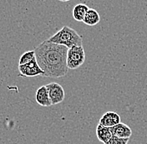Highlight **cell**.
I'll list each match as a JSON object with an SVG mask.
<instances>
[{
  "instance_id": "8992f818",
  "label": "cell",
  "mask_w": 147,
  "mask_h": 144,
  "mask_svg": "<svg viewBox=\"0 0 147 144\" xmlns=\"http://www.w3.org/2000/svg\"><path fill=\"white\" fill-rule=\"evenodd\" d=\"M119 123H120V117L115 112H107L101 117L99 122V124L107 127H112Z\"/></svg>"
},
{
  "instance_id": "9c48e42d",
  "label": "cell",
  "mask_w": 147,
  "mask_h": 144,
  "mask_svg": "<svg viewBox=\"0 0 147 144\" xmlns=\"http://www.w3.org/2000/svg\"><path fill=\"white\" fill-rule=\"evenodd\" d=\"M100 21V16L98 11L94 9H90L84 16L83 23L88 26H94L98 24Z\"/></svg>"
},
{
  "instance_id": "ba28073f",
  "label": "cell",
  "mask_w": 147,
  "mask_h": 144,
  "mask_svg": "<svg viewBox=\"0 0 147 144\" xmlns=\"http://www.w3.org/2000/svg\"><path fill=\"white\" fill-rule=\"evenodd\" d=\"M110 131L114 137H117L120 138H129V137L132 134L130 127L122 123L110 127Z\"/></svg>"
},
{
  "instance_id": "5b68a950",
  "label": "cell",
  "mask_w": 147,
  "mask_h": 144,
  "mask_svg": "<svg viewBox=\"0 0 147 144\" xmlns=\"http://www.w3.org/2000/svg\"><path fill=\"white\" fill-rule=\"evenodd\" d=\"M52 105L59 104L64 100V90L63 87L57 82H50L46 85Z\"/></svg>"
},
{
  "instance_id": "7c38bea8",
  "label": "cell",
  "mask_w": 147,
  "mask_h": 144,
  "mask_svg": "<svg viewBox=\"0 0 147 144\" xmlns=\"http://www.w3.org/2000/svg\"><path fill=\"white\" fill-rule=\"evenodd\" d=\"M35 52L34 50L32 51H27L24 54L21 55L20 58H19V62H18V65H24V64H27V63H30L32 60H34L35 58Z\"/></svg>"
},
{
  "instance_id": "7a4b0ae2",
  "label": "cell",
  "mask_w": 147,
  "mask_h": 144,
  "mask_svg": "<svg viewBox=\"0 0 147 144\" xmlns=\"http://www.w3.org/2000/svg\"><path fill=\"white\" fill-rule=\"evenodd\" d=\"M48 41L56 44L66 46L68 48L74 46H83L82 37L74 29L68 26H64L59 31L50 37Z\"/></svg>"
},
{
  "instance_id": "52a82bcc",
  "label": "cell",
  "mask_w": 147,
  "mask_h": 144,
  "mask_svg": "<svg viewBox=\"0 0 147 144\" xmlns=\"http://www.w3.org/2000/svg\"><path fill=\"white\" fill-rule=\"evenodd\" d=\"M35 100L37 103L42 107H50L52 105V102L49 98V92L45 86H41L35 93Z\"/></svg>"
},
{
  "instance_id": "3957f363",
  "label": "cell",
  "mask_w": 147,
  "mask_h": 144,
  "mask_svg": "<svg viewBox=\"0 0 147 144\" xmlns=\"http://www.w3.org/2000/svg\"><path fill=\"white\" fill-rule=\"evenodd\" d=\"M85 61V53L83 46H74L67 53V66L69 69H77Z\"/></svg>"
},
{
  "instance_id": "277c9868",
  "label": "cell",
  "mask_w": 147,
  "mask_h": 144,
  "mask_svg": "<svg viewBox=\"0 0 147 144\" xmlns=\"http://www.w3.org/2000/svg\"><path fill=\"white\" fill-rule=\"evenodd\" d=\"M18 71L19 76L24 78H34L37 76H44L45 74L44 71L40 68L39 65L38 64L36 58L27 64L18 65Z\"/></svg>"
},
{
  "instance_id": "5bb4252c",
  "label": "cell",
  "mask_w": 147,
  "mask_h": 144,
  "mask_svg": "<svg viewBox=\"0 0 147 144\" xmlns=\"http://www.w3.org/2000/svg\"><path fill=\"white\" fill-rule=\"evenodd\" d=\"M59 1H61V2H68V1H70V0H59Z\"/></svg>"
},
{
  "instance_id": "8fae6325",
  "label": "cell",
  "mask_w": 147,
  "mask_h": 144,
  "mask_svg": "<svg viewBox=\"0 0 147 144\" xmlns=\"http://www.w3.org/2000/svg\"><path fill=\"white\" fill-rule=\"evenodd\" d=\"M89 9H90L89 7L84 3H79V4L75 5L73 9V12H72L74 19L78 22H83L84 16L87 13Z\"/></svg>"
},
{
  "instance_id": "4fadbf2b",
  "label": "cell",
  "mask_w": 147,
  "mask_h": 144,
  "mask_svg": "<svg viewBox=\"0 0 147 144\" xmlns=\"http://www.w3.org/2000/svg\"><path fill=\"white\" fill-rule=\"evenodd\" d=\"M129 138H120L117 137H112L110 141L105 144H127Z\"/></svg>"
},
{
  "instance_id": "6da1fadb",
  "label": "cell",
  "mask_w": 147,
  "mask_h": 144,
  "mask_svg": "<svg viewBox=\"0 0 147 144\" xmlns=\"http://www.w3.org/2000/svg\"><path fill=\"white\" fill-rule=\"evenodd\" d=\"M69 48L64 45L50 43L48 40L42 42L34 49L38 64L44 71V77L58 78L68 72L67 53Z\"/></svg>"
},
{
  "instance_id": "30bf717a",
  "label": "cell",
  "mask_w": 147,
  "mask_h": 144,
  "mask_svg": "<svg viewBox=\"0 0 147 144\" xmlns=\"http://www.w3.org/2000/svg\"><path fill=\"white\" fill-rule=\"evenodd\" d=\"M96 136L99 141H100L104 144L107 143L113 137L112 133L110 131V127H104L100 124H98L96 127Z\"/></svg>"
}]
</instances>
